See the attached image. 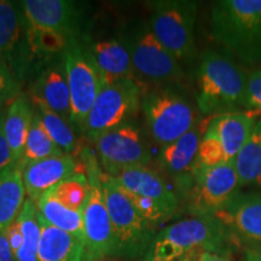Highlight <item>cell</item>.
Instances as JSON below:
<instances>
[{
	"mask_svg": "<svg viewBox=\"0 0 261 261\" xmlns=\"http://www.w3.org/2000/svg\"><path fill=\"white\" fill-rule=\"evenodd\" d=\"M205 127H207V121L202 119L187 135L171 144L160 148L159 155L156 158L158 169L162 174L172 178L173 182L190 174L197 158L198 146Z\"/></svg>",
	"mask_w": 261,
	"mask_h": 261,
	"instance_id": "obj_21",
	"label": "cell"
},
{
	"mask_svg": "<svg viewBox=\"0 0 261 261\" xmlns=\"http://www.w3.org/2000/svg\"><path fill=\"white\" fill-rule=\"evenodd\" d=\"M27 201L23 165L14 162L0 171V232L15 223Z\"/></svg>",
	"mask_w": 261,
	"mask_h": 261,
	"instance_id": "obj_24",
	"label": "cell"
},
{
	"mask_svg": "<svg viewBox=\"0 0 261 261\" xmlns=\"http://www.w3.org/2000/svg\"><path fill=\"white\" fill-rule=\"evenodd\" d=\"M98 70L102 87L123 79H135L128 52L120 38H96L89 31L76 38Z\"/></svg>",
	"mask_w": 261,
	"mask_h": 261,
	"instance_id": "obj_15",
	"label": "cell"
},
{
	"mask_svg": "<svg viewBox=\"0 0 261 261\" xmlns=\"http://www.w3.org/2000/svg\"><path fill=\"white\" fill-rule=\"evenodd\" d=\"M17 220L21 226L22 241L14 252L16 261H39L40 227L38 223L37 203L27 198Z\"/></svg>",
	"mask_w": 261,
	"mask_h": 261,
	"instance_id": "obj_27",
	"label": "cell"
},
{
	"mask_svg": "<svg viewBox=\"0 0 261 261\" xmlns=\"http://www.w3.org/2000/svg\"><path fill=\"white\" fill-rule=\"evenodd\" d=\"M243 261H249V260H247V259H244V260H243Z\"/></svg>",
	"mask_w": 261,
	"mask_h": 261,
	"instance_id": "obj_38",
	"label": "cell"
},
{
	"mask_svg": "<svg viewBox=\"0 0 261 261\" xmlns=\"http://www.w3.org/2000/svg\"><path fill=\"white\" fill-rule=\"evenodd\" d=\"M64 155L60 146L52 140L50 135L47 133L46 128L42 125L40 115L35 113L34 120H33L31 130L25 143V148L23 152V158L21 162L28 163L33 161H39L54 156Z\"/></svg>",
	"mask_w": 261,
	"mask_h": 261,
	"instance_id": "obj_29",
	"label": "cell"
},
{
	"mask_svg": "<svg viewBox=\"0 0 261 261\" xmlns=\"http://www.w3.org/2000/svg\"><path fill=\"white\" fill-rule=\"evenodd\" d=\"M151 143L145 127L132 120L100 135L92 144L102 171L113 177L122 169L151 166Z\"/></svg>",
	"mask_w": 261,
	"mask_h": 261,
	"instance_id": "obj_10",
	"label": "cell"
},
{
	"mask_svg": "<svg viewBox=\"0 0 261 261\" xmlns=\"http://www.w3.org/2000/svg\"><path fill=\"white\" fill-rule=\"evenodd\" d=\"M248 74L226 52L207 48L196 69V106L202 116L212 117L244 109Z\"/></svg>",
	"mask_w": 261,
	"mask_h": 261,
	"instance_id": "obj_1",
	"label": "cell"
},
{
	"mask_svg": "<svg viewBox=\"0 0 261 261\" xmlns=\"http://www.w3.org/2000/svg\"><path fill=\"white\" fill-rule=\"evenodd\" d=\"M198 3L192 0H158L150 3L149 25L159 41L179 63L197 58L195 23Z\"/></svg>",
	"mask_w": 261,
	"mask_h": 261,
	"instance_id": "obj_7",
	"label": "cell"
},
{
	"mask_svg": "<svg viewBox=\"0 0 261 261\" xmlns=\"http://www.w3.org/2000/svg\"><path fill=\"white\" fill-rule=\"evenodd\" d=\"M4 114L5 112L0 115V171L6 167H9L10 165L14 163L11 151H10L9 144L8 142H6V138L4 135V127H3V122H4Z\"/></svg>",
	"mask_w": 261,
	"mask_h": 261,
	"instance_id": "obj_34",
	"label": "cell"
},
{
	"mask_svg": "<svg viewBox=\"0 0 261 261\" xmlns=\"http://www.w3.org/2000/svg\"><path fill=\"white\" fill-rule=\"evenodd\" d=\"M27 93L33 102L46 104L70 123V93L63 54L52 60L29 83Z\"/></svg>",
	"mask_w": 261,
	"mask_h": 261,
	"instance_id": "obj_17",
	"label": "cell"
},
{
	"mask_svg": "<svg viewBox=\"0 0 261 261\" xmlns=\"http://www.w3.org/2000/svg\"><path fill=\"white\" fill-rule=\"evenodd\" d=\"M0 61L23 89L34 79L29 27L19 2L0 0Z\"/></svg>",
	"mask_w": 261,
	"mask_h": 261,
	"instance_id": "obj_12",
	"label": "cell"
},
{
	"mask_svg": "<svg viewBox=\"0 0 261 261\" xmlns=\"http://www.w3.org/2000/svg\"><path fill=\"white\" fill-rule=\"evenodd\" d=\"M102 187L116 238V256H145L156 236L155 228L140 217L115 179L104 172Z\"/></svg>",
	"mask_w": 261,
	"mask_h": 261,
	"instance_id": "obj_8",
	"label": "cell"
},
{
	"mask_svg": "<svg viewBox=\"0 0 261 261\" xmlns=\"http://www.w3.org/2000/svg\"><path fill=\"white\" fill-rule=\"evenodd\" d=\"M32 27L47 29L70 38L86 32V14L81 3L73 0H22L19 2Z\"/></svg>",
	"mask_w": 261,
	"mask_h": 261,
	"instance_id": "obj_14",
	"label": "cell"
},
{
	"mask_svg": "<svg viewBox=\"0 0 261 261\" xmlns=\"http://www.w3.org/2000/svg\"><path fill=\"white\" fill-rule=\"evenodd\" d=\"M179 261H233L230 250L217 252L207 248H196L185 254Z\"/></svg>",
	"mask_w": 261,
	"mask_h": 261,
	"instance_id": "obj_33",
	"label": "cell"
},
{
	"mask_svg": "<svg viewBox=\"0 0 261 261\" xmlns=\"http://www.w3.org/2000/svg\"><path fill=\"white\" fill-rule=\"evenodd\" d=\"M63 57L70 93V125L75 133L83 136L91 108L102 89V81L76 38H71Z\"/></svg>",
	"mask_w": 261,
	"mask_h": 261,
	"instance_id": "obj_13",
	"label": "cell"
},
{
	"mask_svg": "<svg viewBox=\"0 0 261 261\" xmlns=\"http://www.w3.org/2000/svg\"><path fill=\"white\" fill-rule=\"evenodd\" d=\"M33 103L40 115L42 125L46 128L52 140L60 146L64 154L74 156L75 152L77 151L79 140H77L76 133L70 126V123L65 121L63 117L55 113L54 110H51L46 104L41 102Z\"/></svg>",
	"mask_w": 261,
	"mask_h": 261,
	"instance_id": "obj_28",
	"label": "cell"
},
{
	"mask_svg": "<svg viewBox=\"0 0 261 261\" xmlns=\"http://www.w3.org/2000/svg\"><path fill=\"white\" fill-rule=\"evenodd\" d=\"M213 40L241 65L261 63V0H218L212 6Z\"/></svg>",
	"mask_w": 261,
	"mask_h": 261,
	"instance_id": "obj_2",
	"label": "cell"
},
{
	"mask_svg": "<svg viewBox=\"0 0 261 261\" xmlns=\"http://www.w3.org/2000/svg\"><path fill=\"white\" fill-rule=\"evenodd\" d=\"M257 113L236 112L210 117L204 135L221 146L228 162H233L257 121Z\"/></svg>",
	"mask_w": 261,
	"mask_h": 261,
	"instance_id": "obj_20",
	"label": "cell"
},
{
	"mask_svg": "<svg viewBox=\"0 0 261 261\" xmlns=\"http://www.w3.org/2000/svg\"><path fill=\"white\" fill-rule=\"evenodd\" d=\"M23 91V87L0 61V115L5 112L10 103Z\"/></svg>",
	"mask_w": 261,
	"mask_h": 261,
	"instance_id": "obj_31",
	"label": "cell"
},
{
	"mask_svg": "<svg viewBox=\"0 0 261 261\" xmlns=\"http://www.w3.org/2000/svg\"><path fill=\"white\" fill-rule=\"evenodd\" d=\"M113 178L123 190L158 202L173 215L180 208L174 188L169 185L158 168L151 166L129 167L116 173Z\"/></svg>",
	"mask_w": 261,
	"mask_h": 261,
	"instance_id": "obj_16",
	"label": "cell"
},
{
	"mask_svg": "<svg viewBox=\"0 0 261 261\" xmlns=\"http://www.w3.org/2000/svg\"><path fill=\"white\" fill-rule=\"evenodd\" d=\"M143 113L149 138L159 148L187 135L201 121L197 106L182 92V87H158L143 92Z\"/></svg>",
	"mask_w": 261,
	"mask_h": 261,
	"instance_id": "obj_4",
	"label": "cell"
},
{
	"mask_svg": "<svg viewBox=\"0 0 261 261\" xmlns=\"http://www.w3.org/2000/svg\"><path fill=\"white\" fill-rule=\"evenodd\" d=\"M100 261H119V260H115V259H103Z\"/></svg>",
	"mask_w": 261,
	"mask_h": 261,
	"instance_id": "obj_37",
	"label": "cell"
},
{
	"mask_svg": "<svg viewBox=\"0 0 261 261\" xmlns=\"http://www.w3.org/2000/svg\"><path fill=\"white\" fill-rule=\"evenodd\" d=\"M37 208L41 217L52 226H56L65 232H69L85 241L83 213L81 212L73 211L65 207L50 192H46L39 198Z\"/></svg>",
	"mask_w": 261,
	"mask_h": 261,
	"instance_id": "obj_26",
	"label": "cell"
},
{
	"mask_svg": "<svg viewBox=\"0 0 261 261\" xmlns=\"http://www.w3.org/2000/svg\"><path fill=\"white\" fill-rule=\"evenodd\" d=\"M240 188L261 192V116L233 161Z\"/></svg>",
	"mask_w": 261,
	"mask_h": 261,
	"instance_id": "obj_25",
	"label": "cell"
},
{
	"mask_svg": "<svg viewBox=\"0 0 261 261\" xmlns=\"http://www.w3.org/2000/svg\"><path fill=\"white\" fill-rule=\"evenodd\" d=\"M173 188L191 217H215L241 191L233 162L215 167L195 163L190 174L173 182Z\"/></svg>",
	"mask_w": 261,
	"mask_h": 261,
	"instance_id": "obj_5",
	"label": "cell"
},
{
	"mask_svg": "<svg viewBox=\"0 0 261 261\" xmlns=\"http://www.w3.org/2000/svg\"><path fill=\"white\" fill-rule=\"evenodd\" d=\"M50 194L65 207L76 212H84L85 203L90 194V181L86 173H76L64 179L60 184L51 189Z\"/></svg>",
	"mask_w": 261,
	"mask_h": 261,
	"instance_id": "obj_30",
	"label": "cell"
},
{
	"mask_svg": "<svg viewBox=\"0 0 261 261\" xmlns=\"http://www.w3.org/2000/svg\"><path fill=\"white\" fill-rule=\"evenodd\" d=\"M85 172L90 181V194L83 212L84 238L90 261L116 256V238L108 212L102 187L99 162L91 151H83Z\"/></svg>",
	"mask_w": 261,
	"mask_h": 261,
	"instance_id": "obj_9",
	"label": "cell"
},
{
	"mask_svg": "<svg viewBox=\"0 0 261 261\" xmlns=\"http://www.w3.org/2000/svg\"><path fill=\"white\" fill-rule=\"evenodd\" d=\"M227 227L217 217H191L162 228L150 244L144 261H179L196 248L230 250Z\"/></svg>",
	"mask_w": 261,
	"mask_h": 261,
	"instance_id": "obj_6",
	"label": "cell"
},
{
	"mask_svg": "<svg viewBox=\"0 0 261 261\" xmlns=\"http://www.w3.org/2000/svg\"><path fill=\"white\" fill-rule=\"evenodd\" d=\"M244 256L249 261H261V244H247L246 249H244Z\"/></svg>",
	"mask_w": 261,
	"mask_h": 261,
	"instance_id": "obj_36",
	"label": "cell"
},
{
	"mask_svg": "<svg viewBox=\"0 0 261 261\" xmlns=\"http://www.w3.org/2000/svg\"><path fill=\"white\" fill-rule=\"evenodd\" d=\"M35 113L37 109L27 91L19 93L6 108L3 127L14 162H19L23 158L25 143Z\"/></svg>",
	"mask_w": 261,
	"mask_h": 261,
	"instance_id": "obj_23",
	"label": "cell"
},
{
	"mask_svg": "<svg viewBox=\"0 0 261 261\" xmlns=\"http://www.w3.org/2000/svg\"><path fill=\"white\" fill-rule=\"evenodd\" d=\"M76 173H79L76 159L68 154L24 163L23 182L27 198L37 203L42 195Z\"/></svg>",
	"mask_w": 261,
	"mask_h": 261,
	"instance_id": "obj_19",
	"label": "cell"
},
{
	"mask_svg": "<svg viewBox=\"0 0 261 261\" xmlns=\"http://www.w3.org/2000/svg\"><path fill=\"white\" fill-rule=\"evenodd\" d=\"M39 261H90L85 241L48 224L38 211Z\"/></svg>",
	"mask_w": 261,
	"mask_h": 261,
	"instance_id": "obj_22",
	"label": "cell"
},
{
	"mask_svg": "<svg viewBox=\"0 0 261 261\" xmlns=\"http://www.w3.org/2000/svg\"><path fill=\"white\" fill-rule=\"evenodd\" d=\"M0 261H16L6 231L0 232Z\"/></svg>",
	"mask_w": 261,
	"mask_h": 261,
	"instance_id": "obj_35",
	"label": "cell"
},
{
	"mask_svg": "<svg viewBox=\"0 0 261 261\" xmlns=\"http://www.w3.org/2000/svg\"><path fill=\"white\" fill-rule=\"evenodd\" d=\"M215 217L234 237L247 244H261V192L240 191L225 210Z\"/></svg>",
	"mask_w": 261,
	"mask_h": 261,
	"instance_id": "obj_18",
	"label": "cell"
},
{
	"mask_svg": "<svg viewBox=\"0 0 261 261\" xmlns=\"http://www.w3.org/2000/svg\"><path fill=\"white\" fill-rule=\"evenodd\" d=\"M117 37L128 52L136 80L143 92L158 87H182V65L159 41L146 19L127 22Z\"/></svg>",
	"mask_w": 261,
	"mask_h": 261,
	"instance_id": "obj_3",
	"label": "cell"
},
{
	"mask_svg": "<svg viewBox=\"0 0 261 261\" xmlns=\"http://www.w3.org/2000/svg\"><path fill=\"white\" fill-rule=\"evenodd\" d=\"M244 109L247 112L261 113V67L248 73Z\"/></svg>",
	"mask_w": 261,
	"mask_h": 261,
	"instance_id": "obj_32",
	"label": "cell"
},
{
	"mask_svg": "<svg viewBox=\"0 0 261 261\" xmlns=\"http://www.w3.org/2000/svg\"><path fill=\"white\" fill-rule=\"evenodd\" d=\"M142 96V86L135 79L119 80L103 86L87 116L83 137L93 143L108 130L136 120Z\"/></svg>",
	"mask_w": 261,
	"mask_h": 261,
	"instance_id": "obj_11",
	"label": "cell"
}]
</instances>
